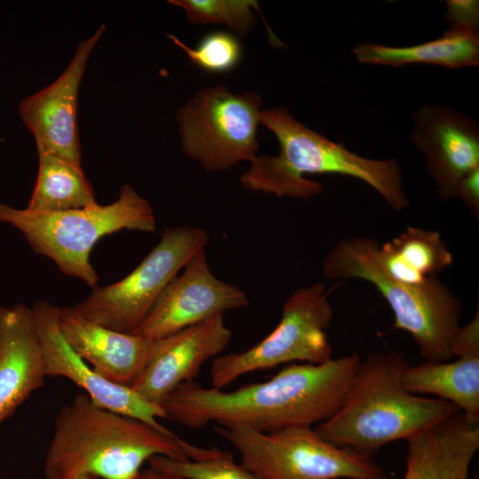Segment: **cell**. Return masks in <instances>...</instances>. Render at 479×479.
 <instances>
[{
  "mask_svg": "<svg viewBox=\"0 0 479 479\" xmlns=\"http://www.w3.org/2000/svg\"><path fill=\"white\" fill-rule=\"evenodd\" d=\"M380 244L370 237L340 240L323 261L331 279H359L371 283L393 311L397 329L409 334L428 361L452 358V348L460 328L462 303L440 279L410 286L392 279L379 258Z\"/></svg>",
  "mask_w": 479,
  "mask_h": 479,
  "instance_id": "cell-5",
  "label": "cell"
},
{
  "mask_svg": "<svg viewBox=\"0 0 479 479\" xmlns=\"http://www.w3.org/2000/svg\"><path fill=\"white\" fill-rule=\"evenodd\" d=\"M408 365L399 351L367 354L338 411L315 430L335 445L373 456L460 412L450 402L409 392L402 380Z\"/></svg>",
  "mask_w": 479,
  "mask_h": 479,
  "instance_id": "cell-3",
  "label": "cell"
},
{
  "mask_svg": "<svg viewBox=\"0 0 479 479\" xmlns=\"http://www.w3.org/2000/svg\"><path fill=\"white\" fill-rule=\"evenodd\" d=\"M148 466L183 479H259L242 464L235 462L229 452L217 449L201 459H177L154 456Z\"/></svg>",
  "mask_w": 479,
  "mask_h": 479,
  "instance_id": "cell-24",
  "label": "cell"
},
{
  "mask_svg": "<svg viewBox=\"0 0 479 479\" xmlns=\"http://www.w3.org/2000/svg\"><path fill=\"white\" fill-rule=\"evenodd\" d=\"M0 223L17 228L34 252L49 257L62 273L92 288L98 287L99 279L90 255L102 237L123 229L156 230L151 204L129 184L121 187L118 199L108 205L40 212L0 203Z\"/></svg>",
  "mask_w": 479,
  "mask_h": 479,
  "instance_id": "cell-6",
  "label": "cell"
},
{
  "mask_svg": "<svg viewBox=\"0 0 479 479\" xmlns=\"http://www.w3.org/2000/svg\"><path fill=\"white\" fill-rule=\"evenodd\" d=\"M131 479H183L176 475L165 473L148 466L147 468L141 469Z\"/></svg>",
  "mask_w": 479,
  "mask_h": 479,
  "instance_id": "cell-29",
  "label": "cell"
},
{
  "mask_svg": "<svg viewBox=\"0 0 479 479\" xmlns=\"http://www.w3.org/2000/svg\"><path fill=\"white\" fill-rule=\"evenodd\" d=\"M46 377L32 309L23 303L0 307V425Z\"/></svg>",
  "mask_w": 479,
  "mask_h": 479,
  "instance_id": "cell-17",
  "label": "cell"
},
{
  "mask_svg": "<svg viewBox=\"0 0 479 479\" xmlns=\"http://www.w3.org/2000/svg\"><path fill=\"white\" fill-rule=\"evenodd\" d=\"M100 26L82 40L64 72L49 86L25 98L19 114L34 136L37 153H47L81 164L77 99L89 57L105 31Z\"/></svg>",
  "mask_w": 479,
  "mask_h": 479,
  "instance_id": "cell-12",
  "label": "cell"
},
{
  "mask_svg": "<svg viewBox=\"0 0 479 479\" xmlns=\"http://www.w3.org/2000/svg\"><path fill=\"white\" fill-rule=\"evenodd\" d=\"M444 18L452 27H461L478 31L479 1L447 0Z\"/></svg>",
  "mask_w": 479,
  "mask_h": 479,
  "instance_id": "cell-26",
  "label": "cell"
},
{
  "mask_svg": "<svg viewBox=\"0 0 479 479\" xmlns=\"http://www.w3.org/2000/svg\"><path fill=\"white\" fill-rule=\"evenodd\" d=\"M75 479H98L97 476L89 475V474H83L79 476H77Z\"/></svg>",
  "mask_w": 479,
  "mask_h": 479,
  "instance_id": "cell-30",
  "label": "cell"
},
{
  "mask_svg": "<svg viewBox=\"0 0 479 479\" xmlns=\"http://www.w3.org/2000/svg\"><path fill=\"white\" fill-rule=\"evenodd\" d=\"M41 342L47 377H63L81 388L97 405L162 428L168 419L162 407L143 398L133 389L112 382L98 373L65 341L59 327V308L40 301L31 308Z\"/></svg>",
  "mask_w": 479,
  "mask_h": 479,
  "instance_id": "cell-13",
  "label": "cell"
},
{
  "mask_svg": "<svg viewBox=\"0 0 479 479\" xmlns=\"http://www.w3.org/2000/svg\"><path fill=\"white\" fill-rule=\"evenodd\" d=\"M59 330L70 348L106 380L131 387L143 373L154 341L88 320L59 308Z\"/></svg>",
  "mask_w": 479,
  "mask_h": 479,
  "instance_id": "cell-16",
  "label": "cell"
},
{
  "mask_svg": "<svg viewBox=\"0 0 479 479\" xmlns=\"http://www.w3.org/2000/svg\"><path fill=\"white\" fill-rule=\"evenodd\" d=\"M333 317L323 283L297 289L285 302L279 324L265 338L245 351L213 358L212 387L222 389L245 373L282 364H322L331 360L333 347L326 331Z\"/></svg>",
  "mask_w": 479,
  "mask_h": 479,
  "instance_id": "cell-9",
  "label": "cell"
},
{
  "mask_svg": "<svg viewBox=\"0 0 479 479\" xmlns=\"http://www.w3.org/2000/svg\"><path fill=\"white\" fill-rule=\"evenodd\" d=\"M38 172L26 208L57 212L97 204L82 165L57 155L38 153Z\"/></svg>",
  "mask_w": 479,
  "mask_h": 479,
  "instance_id": "cell-22",
  "label": "cell"
},
{
  "mask_svg": "<svg viewBox=\"0 0 479 479\" xmlns=\"http://www.w3.org/2000/svg\"><path fill=\"white\" fill-rule=\"evenodd\" d=\"M168 37L181 48L196 67L211 74H223L235 68L242 56L240 41L231 33L214 31L204 35L195 48H190L173 35Z\"/></svg>",
  "mask_w": 479,
  "mask_h": 479,
  "instance_id": "cell-25",
  "label": "cell"
},
{
  "mask_svg": "<svg viewBox=\"0 0 479 479\" xmlns=\"http://www.w3.org/2000/svg\"><path fill=\"white\" fill-rule=\"evenodd\" d=\"M406 441L404 479H468L479 449V426L459 412Z\"/></svg>",
  "mask_w": 479,
  "mask_h": 479,
  "instance_id": "cell-18",
  "label": "cell"
},
{
  "mask_svg": "<svg viewBox=\"0 0 479 479\" xmlns=\"http://www.w3.org/2000/svg\"><path fill=\"white\" fill-rule=\"evenodd\" d=\"M260 124L273 132L280 151L278 155L256 156L251 161L240 178L245 189L307 200L319 194L323 186L305 175L338 174L364 181L397 211L408 206L396 159L360 156L309 129L284 108L262 110Z\"/></svg>",
  "mask_w": 479,
  "mask_h": 479,
  "instance_id": "cell-4",
  "label": "cell"
},
{
  "mask_svg": "<svg viewBox=\"0 0 479 479\" xmlns=\"http://www.w3.org/2000/svg\"><path fill=\"white\" fill-rule=\"evenodd\" d=\"M356 59L363 64L401 67L426 63L456 69L479 64V33L452 27L435 40L417 45L392 47L365 43L353 48Z\"/></svg>",
  "mask_w": 479,
  "mask_h": 479,
  "instance_id": "cell-20",
  "label": "cell"
},
{
  "mask_svg": "<svg viewBox=\"0 0 479 479\" xmlns=\"http://www.w3.org/2000/svg\"><path fill=\"white\" fill-rule=\"evenodd\" d=\"M413 145L424 154L438 196L457 197L461 178L479 168V126L469 116L444 105H427L412 115Z\"/></svg>",
  "mask_w": 479,
  "mask_h": 479,
  "instance_id": "cell-14",
  "label": "cell"
},
{
  "mask_svg": "<svg viewBox=\"0 0 479 479\" xmlns=\"http://www.w3.org/2000/svg\"><path fill=\"white\" fill-rule=\"evenodd\" d=\"M262 98L233 94L225 86L206 88L176 114L185 154L207 171L227 170L257 155Z\"/></svg>",
  "mask_w": 479,
  "mask_h": 479,
  "instance_id": "cell-10",
  "label": "cell"
},
{
  "mask_svg": "<svg viewBox=\"0 0 479 479\" xmlns=\"http://www.w3.org/2000/svg\"><path fill=\"white\" fill-rule=\"evenodd\" d=\"M379 258L392 279L410 286L426 285L453 263L440 232L413 226L380 245Z\"/></svg>",
  "mask_w": 479,
  "mask_h": 479,
  "instance_id": "cell-21",
  "label": "cell"
},
{
  "mask_svg": "<svg viewBox=\"0 0 479 479\" xmlns=\"http://www.w3.org/2000/svg\"><path fill=\"white\" fill-rule=\"evenodd\" d=\"M361 359L353 352L322 364H292L266 381L232 391L186 381L164 399L161 407L168 419L190 428L211 421L261 432L311 428L338 411Z\"/></svg>",
  "mask_w": 479,
  "mask_h": 479,
  "instance_id": "cell-1",
  "label": "cell"
},
{
  "mask_svg": "<svg viewBox=\"0 0 479 479\" xmlns=\"http://www.w3.org/2000/svg\"><path fill=\"white\" fill-rule=\"evenodd\" d=\"M452 357L467 354H479L478 310L468 324L460 326L452 343Z\"/></svg>",
  "mask_w": 479,
  "mask_h": 479,
  "instance_id": "cell-27",
  "label": "cell"
},
{
  "mask_svg": "<svg viewBox=\"0 0 479 479\" xmlns=\"http://www.w3.org/2000/svg\"><path fill=\"white\" fill-rule=\"evenodd\" d=\"M247 303L243 290L213 274L202 248L168 283L134 334L155 341Z\"/></svg>",
  "mask_w": 479,
  "mask_h": 479,
  "instance_id": "cell-11",
  "label": "cell"
},
{
  "mask_svg": "<svg viewBox=\"0 0 479 479\" xmlns=\"http://www.w3.org/2000/svg\"><path fill=\"white\" fill-rule=\"evenodd\" d=\"M214 429L259 479H388L372 455L335 445L310 427L261 432L216 424Z\"/></svg>",
  "mask_w": 479,
  "mask_h": 479,
  "instance_id": "cell-7",
  "label": "cell"
},
{
  "mask_svg": "<svg viewBox=\"0 0 479 479\" xmlns=\"http://www.w3.org/2000/svg\"><path fill=\"white\" fill-rule=\"evenodd\" d=\"M217 448H202L165 427L95 404L83 392L61 407L43 462L45 479H75L89 474L131 479L154 456L201 459Z\"/></svg>",
  "mask_w": 479,
  "mask_h": 479,
  "instance_id": "cell-2",
  "label": "cell"
},
{
  "mask_svg": "<svg viewBox=\"0 0 479 479\" xmlns=\"http://www.w3.org/2000/svg\"><path fill=\"white\" fill-rule=\"evenodd\" d=\"M231 340L223 314L155 340L143 373L130 388L161 407L176 388L194 381L202 365L223 352Z\"/></svg>",
  "mask_w": 479,
  "mask_h": 479,
  "instance_id": "cell-15",
  "label": "cell"
},
{
  "mask_svg": "<svg viewBox=\"0 0 479 479\" xmlns=\"http://www.w3.org/2000/svg\"><path fill=\"white\" fill-rule=\"evenodd\" d=\"M459 197L475 216L479 213V168L464 176L457 188Z\"/></svg>",
  "mask_w": 479,
  "mask_h": 479,
  "instance_id": "cell-28",
  "label": "cell"
},
{
  "mask_svg": "<svg viewBox=\"0 0 479 479\" xmlns=\"http://www.w3.org/2000/svg\"><path fill=\"white\" fill-rule=\"evenodd\" d=\"M182 8L192 24L218 23L227 26L239 35H245L255 20L253 0H170Z\"/></svg>",
  "mask_w": 479,
  "mask_h": 479,
  "instance_id": "cell-23",
  "label": "cell"
},
{
  "mask_svg": "<svg viewBox=\"0 0 479 479\" xmlns=\"http://www.w3.org/2000/svg\"><path fill=\"white\" fill-rule=\"evenodd\" d=\"M208 241L203 229L191 225L166 229L159 243L125 278L92 288L70 306L77 315L110 329L134 334L168 283Z\"/></svg>",
  "mask_w": 479,
  "mask_h": 479,
  "instance_id": "cell-8",
  "label": "cell"
},
{
  "mask_svg": "<svg viewBox=\"0 0 479 479\" xmlns=\"http://www.w3.org/2000/svg\"><path fill=\"white\" fill-rule=\"evenodd\" d=\"M402 380L409 392L450 402L470 424L479 426V354L408 365Z\"/></svg>",
  "mask_w": 479,
  "mask_h": 479,
  "instance_id": "cell-19",
  "label": "cell"
}]
</instances>
